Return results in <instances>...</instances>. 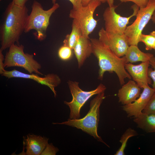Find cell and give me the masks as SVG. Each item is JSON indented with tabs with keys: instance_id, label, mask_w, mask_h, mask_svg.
<instances>
[{
	"instance_id": "6da1fadb",
	"label": "cell",
	"mask_w": 155,
	"mask_h": 155,
	"mask_svg": "<svg viewBox=\"0 0 155 155\" xmlns=\"http://www.w3.org/2000/svg\"><path fill=\"white\" fill-rule=\"evenodd\" d=\"M25 5L21 7L12 1L7 5L3 13L0 27V39L2 51L9 48L19 40L23 32L29 15Z\"/></svg>"
},
{
	"instance_id": "7a4b0ae2",
	"label": "cell",
	"mask_w": 155,
	"mask_h": 155,
	"mask_svg": "<svg viewBox=\"0 0 155 155\" xmlns=\"http://www.w3.org/2000/svg\"><path fill=\"white\" fill-rule=\"evenodd\" d=\"M92 46V54L97 58L99 67L98 78L102 80L104 73L115 72L121 85L125 83V80L131 77L125 68L127 63L125 56L119 57L98 39H90Z\"/></svg>"
},
{
	"instance_id": "3957f363",
	"label": "cell",
	"mask_w": 155,
	"mask_h": 155,
	"mask_svg": "<svg viewBox=\"0 0 155 155\" xmlns=\"http://www.w3.org/2000/svg\"><path fill=\"white\" fill-rule=\"evenodd\" d=\"M105 97L104 92L97 94L90 101L89 111L83 118L80 119L69 118L66 121L61 123H53V124L65 125L81 129L93 137L98 141L108 146L99 136L97 132L99 120L100 107Z\"/></svg>"
},
{
	"instance_id": "277c9868",
	"label": "cell",
	"mask_w": 155,
	"mask_h": 155,
	"mask_svg": "<svg viewBox=\"0 0 155 155\" xmlns=\"http://www.w3.org/2000/svg\"><path fill=\"white\" fill-rule=\"evenodd\" d=\"M59 7L57 3L53 4L49 9L45 10L41 4L34 0L32 6V10L27 20L24 32L27 33L34 30L36 38L41 41L46 37V31L50 24V19L53 13Z\"/></svg>"
},
{
	"instance_id": "5b68a950",
	"label": "cell",
	"mask_w": 155,
	"mask_h": 155,
	"mask_svg": "<svg viewBox=\"0 0 155 155\" xmlns=\"http://www.w3.org/2000/svg\"><path fill=\"white\" fill-rule=\"evenodd\" d=\"M24 46L22 44H12L6 54L3 65L4 67H22L30 74L34 73L37 74H43L39 70L41 65L34 58L32 54L25 53Z\"/></svg>"
},
{
	"instance_id": "8992f818",
	"label": "cell",
	"mask_w": 155,
	"mask_h": 155,
	"mask_svg": "<svg viewBox=\"0 0 155 155\" xmlns=\"http://www.w3.org/2000/svg\"><path fill=\"white\" fill-rule=\"evenodd\" d=\"M67 84L72 98L71 101H65L64 103L69 107V119H79L80 109L86 102L92 96L104 92L106 89L105 85L101 83L94 90L85 91L80 88L78 82L69 80Z\"/></svg>"
},
{
	"instance_id": "52a82bcc",
	"label": "cell",
	"mask_w": 155,
	"mask_h": 155,
	"mask_svg": "<svg viewBox=\"0 0 155 155\" xmlns=\"http://www.w3.org/2000/svg\"><path fill=\"white\" fill-rule=\"evenodd\" d=\"M101 3L99 0H93L86 6L82 5L77 9L72 8L70 10L69 17L77 23L83 36L89 37V34L96 27L98 20L94 18V14L96 9Z\"/></svg>"
},
{
	"instance_id": "ba28073f",
	"label": "cell",
	"mask_w": 155,
	"mask_h": 155,
	"mask_svg": "<svg viewBox=\"0 0 155 155\" xmlns=\"http://www.w3.org/2000/svg\"><path fill=\"white\" fill-rule=\"evenodd\" d=\"M136 18L131 25L127 26L125 32L129 45H138L140 36L146 26L151 20L155 11V0H148L146 6L139 8Z\"/></svg>"
},
{
	"instance_id": "9c48e42d",
	"label": "cell",
	"mask_w": 155,
	"mask_h": 155,
	"mask_svg": "<svg viewBox=\"0 0 155 155\" xmlns=\"http://www.w3.org/2000/svg\"><path fill=\"white\" fill-rule=\"evenodd\" d=\"M117 6L107 7L104 11L103 17L104 22L105 30L110 33L123 34L129 23L130 19L136 16L139 9V7L135 4L131 7L133 10L132 15L128 17H123L117 13L115 11Z\"/></svg>"
},
{
	"instance_id": "30bf717a",
	"label": "cell",
	"mask_w": 155,
	"mask_h": 155,
	"mask_svg": "<svg viewBox=\"0 0 155 155\" xmlns=\"http://www.w3.org/2000/svg\"><path fill=\"white\" fill-rule=\"evenodd\" d=\"M99 40L109 48L117 56L122 57L125 55L129 46L125 34L108 32L102 28L98 33Z\"/></svg>"
},
{
	"instance_id": "8fae6325",
	"label": "cell",
	"mask_w": 155,
	"mask_h": 155,
	"mask_svg": "<svg viewBox=\"0 0 155 155\" xmlns=\"http://www.w3.org/2000/svg\"><path fill=\"white\" fill-rule=\"evenodd\" d=\"M1 74L8 78H17L32 79L42 85L48 87L53 93L55 97L57 95L55 88L61 82L59 77L53 73L48 74L44 77H41L37 74H26L14 69L10 71L5 69Z\"/></svg>"
},
{
	"instance_id": "7c38bea8",
	"label": "cell",
	"mask_w": 155,
	"mask_h": 155,
	"mask_svg": "<svg viewBox=\"0 0 155 155\" xmlns=\"http://www.w3.org/2000/svg\"><path fill=\"white\" fill-rule=\"evenodd\" d=\"M140 96L134 102L124 105L122 108L128 117H136L141 114L151 97L155 92L152 88L148 85L143 88Z\"/></svg>"
},
{
	"instance_id": "4fadbf2b",
	"label": "cell",
	"mask_w": 155,
	"mask_h": 155,
	"mask_svg": "<svg viewBox=\"0 0 155 155\" xmlns=\"http://www.w3.org/2000/svg\"><path fill=\"white\" fill-rule=\"evenodd\" d=\"M149 65V61L142 62L137 65L130 63L125 65L126 70L140 88L151 84V79L148 74Z\"/></svg>"
},
{
	"instance_id": "5bb4252c",
	"label": "cell",
	"mask_w": 155,
	"mask_h": 155,
	"mask_svg": "<svg viewBox=\"0 0 155 155\" xmlns=\"http://www.w3.org/2000/svg\"><path fill=\"white\" fill-rule=\"evenodd\" d=\"M23 139V149L26 150L20 155H40L48 144V139L40 135L29 134Z\"/></svg>"
},
{
	"instance_id": "9a60e30c",
	"label": "cell",
	"mask_w": 155,
	"mask_h": 155,
	"mask_svg": "<svg viewBox=\"0 0 155 155\" xmlns=\"http://www.w3.org/2000/svg\"><path fill=\"white\" fill-rule=\"evenodd\" d=\"M140 88L134 81L130 80L119 90V102L123 105L131 103L140 96Z\"/></svg>"
},
{
	"instance_id": "2e32d148",
	"label": "cell",
	"mask_w": 155,
	"mask_h": 155,
	"mask_svg": "<svg viewBox=\"0 0 155 155\" xmlns=\"http://www.w3.org/2000/svg\"><path fill=\"white\" fill-rule=\"evenodd\" d=\"M77 60L78 67H81L85 60L92 54V46L89 37L82 36L73 49Z\"/></svg>"
},
{
	"instance_id": "e0dca14e",
	"label": "cell",
	"mask_w": 155,
	"mask_h": 155,
	"mask_svg": "<svg viewBox=\"0 0 155 155\" xmlns=\"http://www.w3.org/2000/svg\"><path fill=\"white\" fill-rule=\"evenodd\" d=\"M154 55L141 51L137 46L129 45L125 55L127 63L149 61Z\"/></svg>"
},
{
	"instance_id": "ac0fdd59",
	"label": "cell",
	"mask_w": 155,
	"mask_h": 155,
	"mask_svg": "<svg viewBox=\"0 0 155 155\" xmlns=\"http://www.w3.org/2000/svg\"><path fill=\"white\" fill-rule=\"evenodd\" d=\"M134 122L137 127L147 132H155V114L142 112L134 118Z\"/></svg>"
},
{
	"instance_id": "d6986e66",
	"label": "cell",
	"mask_w": 155,
	"mask_h": 155,
	"mask_svg": "<svg viewBox=\"0 0 155 155\" xmlns=\"http://www.w3.org/2000/svg\"><path fill=\"white\" fill-rule=\"evenodd\" d=\"M71 33L67 34L63 41V45L73 50L80 37L82 36L81 30L76 22L73 20Z\"/></svg>"
},
{
	"instance_id": "ffe728a7",
	"label": "cell",
	"mask_w": 155,
	"mask_h": 155,
	"mask_svg": "<svg viewBox=\"0 0 155 155\" xmlns=\"http://www.w3.org/2000/svg\"><path fill=\"white\" fill-rule=\"evenodd\" d=\"M137 135V133L134 129L130 128L127 129L121 138L119 142L121 144V145L115 155H125L124 150L128 140L131 137L136 136Z\"/></svg>"
},
{
	"instance_id": "44dd1931",
	"label": "cell",
	"mask_w": 155,
	"mask_h": 155,
	"mask_svg": "<svg viewBox=\"0 0 155 155\" xmlns=\"http://www.w3.org/2000/svg\"><path fill=\"white\" fill-rule=\"evenodd\" d=\"M155 40V36L153 31L149 34H145L142 33L139 38L140 42H143L145 45L146 50H151L153 49Z\"/></svg>"
},
{
	"instance_id": "7402d4cb",
	"label": "cell",
	"mask_w": 155,
	"mask_h": 155,
	"mask_svg": "<svg viewBox=\"0 0 155 155\" xmlns=\"http://www.w3.org/2000/svg\"><path fill=\"white\" fill-rule=\"evenodd\" d=\"M72 49L69 47L63 45L59 49L58 55L62 60L67 61L72 56Z\"/></svg>"
},
{
	"instance_id": "603a6c76",
	"label": "cell",
	"mask_w": 155,
	"mask_h": 155,
	"mask_svg": "<svg viewBox=\"0 0 155 155\" xmlns=\"http://www.w3.org/2000/svg\"><path fill=\"white\" fill-rule=\"evenodd\" d=\"M150 65L152 68H149L148 69V74L149 77L153 81L152 84V88L155 92V57L153 56L149 61Z\"/></svg>"
},
{
	"instance_id": "cb8c5ba5",
	"label": "cell",
	"mask_w": 155,
	"mask_h": 155,
	"mask_svg": "<svg viewBox=\"0 0 155 155\" xmlns=\"http://www.w3.org/2000/svg\"><path fill=\"white\" fill-rule=\"evenodd\" d=\"M142 112L155 114V92L151 97Z\"/></svg>"
},
{
	"instance_id": "d4e9b609",
	"label": "cell",
	"mask_w": 155,
	"mask_h": 155,
	"mask_svg": "<svg viewBox=\"0 0 155 155\" xmlns=\"http://www.w3.org/2000/svg\"><path fill=\"white\" fill-rule=\"evenodd\" d=\"M59 151V149L53 146L52 144H48L40 155H55Z\"/></svg>"
},
{
	"instance_id": "484cf974",
	"label": "cell",
	"mask_w": 155,
	"mask_h": 155,
	"mask_svg": "<svg viewBox=\"0 0 155 155\" xmlns=\"http://www.w3.org/2000/svg\"><path fill=\"white\" fill-rule=\"evenodd\" d=\"M122 3L132 2L138 6L139 8L145 7L147 5L148 0H119Z\"/></svg>"
},
{
	"instance_id": "4316f807",
	"label": "cell",
	"mask_w": 155,
	"mask_h": 155,
	"mask_svg": "<svg viewBox=\"0 0 155 155\" xmlns=\"http://www.w3.org/2000/svg\"><path fill=\"white\" fill-rule=\"evenodd\" d=\"M53 4L56 3L57 0H51ZM73 5V8L77 9L82 5V0H68Z\"/></svg>"
},
{
	"instance_id": "83f0119b",
	"label": "cell",
	"mask_w": 155,
	"mask_h": 155,
	"mask_svg": "<svg viewBox=\"0 0 155 155\" xmlns=\"http://www.w3.org/2000/svg\"><path fill=\"white\" fill-rule=\"evenodd\" d=\"M2 51L0 49V73L1 74L5 70L3 65L4 56L2 53Z\"/></svg>"
},
{
	"instance_id": "f1b7e54d",
	"label": "cell",
	"mask_w": 155,
	"mask_h": 155,
	"mask_svg": "<svg viewBox=\"0 0 155 155\" xmlns=\"http://www.w3.org/2000/svg\"><path fill=\"white\" fill-rule=\"evenodd\" d=\"M28 0H12L14 4L18 6L23 7L26 5V4Z\"/></svg>"
},
{
	"instance_id": "f546056e",
	"label": "cell",
	"mask_w": 155,
	"mask_h": 155,
	"mask_svg": "<svg viewBox=\"0 0 155 155\" xmlns=\"http://www.w3.org/2000/svg\"><path fill=\"white\" fill-rule=\"evenodd\" d=\"M93 0H82V5L83 6H86L92 1ZM101 1L102 3H104L106 2L105 0H98Z\"/></svg>"
},
{
	"instance_id": "4dcf8cb0",
	"label": "cell",
	"mask_w": 155,
	"mask_h": 155,
	"mask_svg": "<svg viewBox=\"0 0 155 155\" xmlns=\"http://www.w3.org/2000/svg\"><path fill=\"white\" fill-rule=\"evenodd\" d=\"M106 2L108 3L109 7H111L114 6V0H105Z\"/></svg>"
},
{
	"instance_id": "1f68e13d",
	"label": "cell",
	"mask_w": 155,
	"mask_h": 155,
	"mask_svg": "<svg viewBox=\"0 0 155 155\" xmlns=\"http://www.w3.org/2000/svg\"><path fill=\"white\" fill-rule=\"evenodd\" d=\"M151 20H152L153 23L155 24V11L153 13L152 15Z\"/></svg>"
},
{
	"instance_id": "d6a6232c",
	"label": "cell",
	"mask_w": 155,
	"mask_h": 155,
	"mask_svg": "<svg viewBox=\"0 0 155 155\" xmlns=\"http://www.w3.org/2000/svg\"><path fill=\"white\" fill-rule=\"evenodd\" d=\"M153 31L154 32V36H155V31ZM153 49H154V50L155 51V42H154V45Z\"/></svg>"
}]
</instances>
